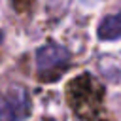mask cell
<instances>
[{"mask_svg":"<svg viewBox=\"0 0 121 121\" xmlns=\"http://www.w3.org/2000/svg\"><path fill=\"white\" fill-rule=\"evenodd\" d=\"M30 115V96L25 87L13 85L0 100V121H25Z\"/></svg>","mask_w":121,"mask_h":121,"instance_id":"cell-1","label":"cell"},{"mask_svg":"<svg viewBox=\"0 0 121 121\" xmlns=\"http://www.w3.org/2000/svg\"><path fill=\"white\" fill-rule=\"evenodd\" d=\"M70 53L66 47L59 43H45L36 51V68L42 76L57 72L68 64Z\"/></svg>","mask_w":121,"mask_h":121,"instance_id":"cell-2","label":"cell"},{"mask_svg":"<svg viewBox=\"0 0 121 121\" xmlns=\"http://www.w3.org/2000/svg\"><path fill=\"white\" fill-rule=\"evenodd\" d=\"M98 38L100 40H117L121 38V9L98 25Z\"/></svg>","mask_w":121,"mask_h":121,"instance_id":"cell-3","label":"cell"},{"mask_svg":"<svg viewBox=\"0 0 121 121\" xmlns=\"http://www.w3.org/2000/svg\"><path fill=\"white\" fill-rule=\"evenodd\" d=\"M2 40H4V34H2V30H0V43H2Z\"/></svg>","mask_w":121,"mask_h":121,"instance_id":"cell-4","label":"cell"}]
</instances>
